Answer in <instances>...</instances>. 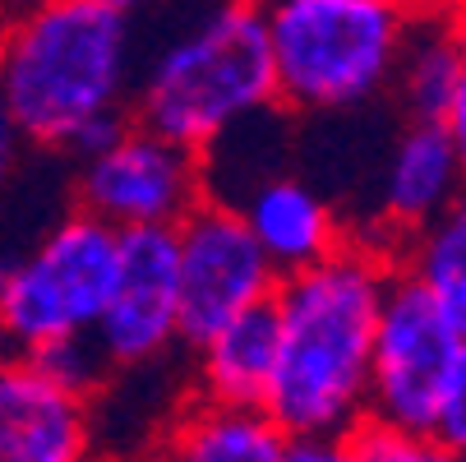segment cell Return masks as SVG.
Masks as SVG:
<instances>
[{"instance_id":"1","label":"cell","mask_w":466,"mask_h":462,"mask_svg":"<svg viewBox=\"0 0 466 462\" xmlns=\"http://www.w3.org/2000/svg\"><path fill=\"white\" fill-rule=\"evenodd\" d=\"M397 254L351 231L309 269L278 278V356L263 388V412L287 444H332L365 412L374 319Z\"/></svg>"},{"instance_id":"2","label":"cell","mask_w":466,"mask_h":462,"mask_svg":"<svg viewBox=\"0 0 466 462\" xmlns=\"http://www.w3.org/2000/svg\"><path fill=\"white\" fill-rule=\"evenodd\" d=\"M139 28L106 0H19L0 10V102L28 149L79 158L129 120Z\"/></svg>"},{"instance_id":"3","label":"cell","mask_w":466,"mask_h":462,"mask_svg":"<svg viewBox=\"0 0 466 462\" xmlns=\"http://www.w3.org/2000/svg\"><path fill=\"white\" fill-rule=\"evenodd\" d=\"M273 107L278 84L258 0H208L139 65L129 88V116L204 158Z\"/></svg>"},{"instance_id":"4","label":"cell","mask_w":466,"mask_h":462,"mask_svg":"<svg viewBox=\"0 0 466 462\" xmlns=\"http://www.w3.org/2000/svg\"><path fill=\"white\" fill-rule=\"evenodd\" d=\"M278 107L342 116L392 88L411 15L388 0H258Z\"/></svg>"},{"instance_id":"5","label":"cell","mask_w":466,"mask_h":462,"mask_svg":"<svg viewBox=\"0 0 466 462\" xmlns=\"http://www.w3.org/2000/svg\"><path fill=\"white\" fill-rule=\"evenodd\" d=\"M120 273V231L88 209H70L42 236L0 259V328L10 347L42 352L93 334Z\"/></svg>"},{"instance_id":"6","label":"cell","mask_w":466,"mask_h":462,"mask_svg":"<svg viewBox=\"0 0 466 462\" xmlns=\"http://www.w3.org/2000/svg\"><path fill=\"white\" fill-rule=\"evenodd\" d=\"M208 194V158L135 116L75 158V204L116 231L176 227Z\"/></svg>"},{"instance_id":"7","label":"cell","mask_w":466,"mask_h":462,"mask_svg":"<svg viewBox=\"0 0 466 462\" xmlns=\"http://www.w3.org/2000/svg\"><path fill=\"white\" fill-rule=\"evenodd\" d=\"M457 347H461V334L425 296V287L411 282L402 269H392L379 319H374V343H370L365 412H379L388 421H402L430 435Z\"/></svg>"},{"instance_id":"8","label":"cell","mask_w":466,"mask_h":462,"mask_svg":"<svg viewBox=\"0 0 466 462\" xmlns=\"http://www.w3.org/2000/svg\"><path fill=\"white\" fill-rule=\"evenodd\" d=\"M176 287H180V347H194L231 314L268 301L278 269L263 259L231 200H198L176 227Z\"/></svg>"},{"instance_id":"9","label":"cell","mask_w":466,"mask_h":462,"mask_svg":"<svg viewBox=\"0 0 466 462\" xmlns=\"http://www.w3.org/2000/svg\"><path fill=\"white\" fill-rule=\"evenodd\" d=\"M93 343L116 375H139L180 352V287L171 227L120 231V273L93 323Z\"/></svg>"},{"instance_id":"10","label":"cell","mask_w":466,"mask_h":462,"mask_svg":"<svg viewBox=\"0 0 466 462\" xmlns=\"http://www.w3.org/2000/svg\"><path fill=\"white\" fill-rule=\"evenodd\" d=\"M97 448V398L33 352L0 356V462H79Z\"/></svg>"},{"instance_id":"11","label":"cell","mask_w":466,"mask_h":462,"mask_svg":"<svg viewBox=\"0 0 466 462\" xmlns=\"http://www.w3.org/2000/svg\"><path fill=\"white\" fill-rule=\"evenodd\" d=\"M461 190H466V167L457 149L448 144L443 125L407 120L388 149V162L379 176V204H374L370 231L360 236L397 254V245L411 231H420L430 218H439Z\"/></svg>"},{"instance_id":"12","label":"cell","mask_w":466,"mask_h":462,"mask_svg":"<svg viewBox=\"0 0 466 462\" xmlns=\"http://www.w3.org/2000/svg\"><path fill=\"white\" fill-rule=\"evenodd\" d=\"M236 209H240L249 236L258 241L263 259L278 269V278L309 269V263H319L328 250H338L351 236V227L328 204V194L287 171L254 180Z\"/></svg>"},{"instance_id":"13","label":"cell","mask_w":466,"mask_h":462,"mask_svg":"<svg viewBox=\"0 0 466 462\" xmlns=\"http://www.w3.org/2000/svg\"><path fill=\"white\" fill-rule=\"evenodd\" d=\"M157 448L185 462H287V430L263 412V403L189 393L167 416Z\"/></svg>"},{"instance_id":"14","label":"cell","mask_w":466,"mask_h":462,"mask_svg":"<svg viewBox=\"0 0 466 462\" xmlns=\"http://www.w3.org/2000/svg\"><path fill=\"white\" fill-rule=\"evenodd\" d=\"M185 352L194 356V393L227 398V403H263V388H268L273 356H278L273 296L231 314Z\"/></svg>"},{"instance_id":"15","label":"cell","mask_w":466,"mask_h":462,"mask_svg":"<svg viewBox=\"0 0 466 462\" xmlns=\"http://www.w3.org/2000/svg\"><path fill=\"white\" fill-rule=\"evenodd\" d=\"M397 269L420 282L443 319L466 338V190L397 245Z\"/></svg>"},{"instance_id":"16","label":"cell","mask_w":466,"mask_h":462,"mask_svg":"<svg viewBox=\"0 0 466 462\" xmlns=\"http://www.w3.org/2000/svg\"><path fill=\"white\" fill-rule=\"evenodd\" d=\"M466 42L452 24V15H420L411 19V33L402 42V56H397V75L392 88L397 102H402L407 120H439L452 79L461 70Z\"/></svg>"},{"instance_id":"17","label":"cell","mask_w":466,"mask_h":462,"mask_svg":"<svg viewBox=\"0 0 466 462\" xmlns=\"http://www.w3.org/2000/svg\"><path fill=\"white\" fill-rule=\"evenodd\" d=\"M338 457H356V462H434L439 448L430 435L388 421L379 412H360L347 435L338 439Z\"/></svg>"},{"instance_id":"18","label":"cell","mask_w":466,"mask_h":462,"mask_svg":"<svg viewBox=\"0 0 466 462\" xmlns=\"http://www.w3.org/2000/svg\"><path fill=\"white\" fill-rule=\"evenodd\" d=\"M430 439H434L439 457H466V338L457 347V361H452V375L443 388V403L434 412Z\"/></svg>"},{"instance_id":"19","label":"cell","mask_w":466,"mask_h":462,"mask_svg":"<svg viewBox=\"0 0 466 462\" xmlns=\"http://www.w3.org/2000/svg\"><path fill=\"white\" fill-rule=\"evenodd\" d=\"M24 158H28V139H24L19 120L10 116V107L0 102V204L10 200V190L24 171Z\"/></svg>"},{"instance_id":"20","label":"cell","mask_w":466,"mask_h":462,"mask_svg":"<svg viewBox=\"0 0 466 462\" xmlns=\"http://www.w3.org/2000/svg\"><path fill=\"white\" fill-rule=\"evenodd\" d=\"M439 125H443L448 144L457 149V158H461V167H466V56H461V70H457V79H452V93H448V102H443V111H439Z\"/></svg>"},{"instance_id":"21","label":"cell","mask_w":466,"mask_h":462,"mask_svg":"<svg viewBox=\"0 0 466 462\" xmlns=\"http://www.w3.org/2000/svg\"><path fill=\"white\" fill-rule=\"evenodd\" d=\"M388 5L407 10L411 19H420V15H448V10H452V0H388Z\"/></svg>"},{"instance_id":"22","label":"cell","mask_w":466,"mask_h":462,"mask_svg":"<svg viewBox=\"0 0 466 462\" xmlns=\"http://www.w3.org/2000/svg\"><path fill=\"white\" fill-rule=\"evenodd\" d=\"M106 5H116V10H125V15H148V10H157L162 5V0H106Z\"/></svg>"},{"instance_id":"23","label":"cell","mask_w":466,"mask_h":462,"mask_svg":"<svg viewBox=\"0 0 466 462\" xmlns=\"http://www.w3.org/2000/svg\"><path fill=\"white\" fill-rule=\"evenodd\" d=\"M448 15H452V24H457V33H461V42H466V0H457Z\"/></svg>"},{"instance_id":"24","label":"cell","mask_w":466,"mask_h":462,"mask_svg":"<svg viewBox=\"0 0 466 462\" xmlns=\"http://www.w3.org/2000/svg\"><path fill=\"white\" fill-rule=\"evenodd\" d=\"M10 352V338H5V328H0V356H5Z\"/></svg>"},{"instance_id":"25","label":"cell","mask_w":466,"mask_h":462,"mask_svg":"<svg viewBox=\"0 0 466 462\" xmlns=\"http://www.w3.org/2000/svg\"><path fill=\"white\" fill-rule=\"evenodd\" d=\"M5 5H19V0H0V10H5Z\"/></svg>"},{"instance_id":"26","label":"cell","mask_w":466,"mask_h":462,"mask_svg":"<svg viewBox=\"0 0 466 462\" xmlns=\"http://www.w3.org/2000/svg\"><path fill=\"white\" fill-rule=\"evenodd\" d=\"M452 5H457V0H452Z\"/></svg>"}]
</instances>
